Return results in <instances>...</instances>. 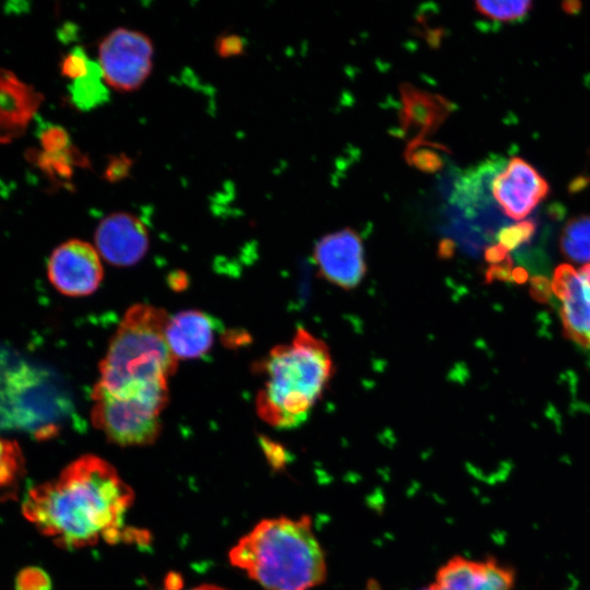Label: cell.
<instances>
[{
  "instance_id": "d4e9b609",
  "label": "cell",
  "mask_w": 590,
  "mask_h": 590,
  "mask_svg": "<svg viewBox=\"0 0 590 590\" xmlns=\"http://www.w3.org/2000/svg\"><path fill=\"white\" fill-rule=\"evenodd\" d=\"M244 47L243 38L235 34L223 35L215 42V50L223 58L240 55Z\"/></svg>"
},
{
  "instance_id": "4fadbf2b",
  "label": "cell",
  "mask_w": 590,
  "mask_h": 590,
  "mask_svg": "<svg viewBox=\"0 0 590 590\" xmlns=\"http://www.w3.org/2000/svg\"><path fill=\"white\" fill-rule=\"evenodd\" d=\"M514 574L495 560L451 558L436 576L439 590H510Z\"/></svg>"
},
{
  "instance_id": "9a60e30c",
  "label": "cell",
  "mask_w": 590,
  "mask_h": 590,
  "mask_svg": "<svg viewBox=\"0 0 590 590\" xmlns=\"http://www.w3.org/2000/svg\"><path fill=\"white\" fill-rule=\"evenodd\" d=\"M401 127L411 142L423 140L436 130L450 114L446 98L404 85L401 87Z\"/></svg>"
},
{
  "instance_id": "7c38bea8",
  "label": "cell",
  "mask_w": 590,
  "mask_h": 590,
  "mask_svg": "<svg viewBox=\"0 0 590 590\" xmlns=\"http://www.w3.org/2000/svg\"><path fill=\"white\" fill-rule=\"evenodd\" d=\"M43 96L11 71L0 69V142L21 137L40 106Z\"/></svg>"
},
{
  "instance_id": "e0dca14e",
  "label": "cell",
  "mask_w": 590,
  "mask_h": 590,
  "mask_svg": "<svg viewBox=\"0 0 590 590\" xmlns=\"http://www.w3.org/2000/svg\"><path fill=\"white\" fill-rule=\"evenodd\" d=\"M69 90L72 103L81 110H91L109 99V91L101 67L98 62L92 60L87 73L73 80Z\"/></svg>"
},
{
  "instance_id": "cb8c5ba5",
  "label": "cell",
  "mask_w": 590,
  "mask_h": 590,
  "mask_svg": "<svg viewBox=\"0 0 590 590\" xmlns=\"http://www.w3.org/2000/svg\"><path fill=\"white\" fill-rule=\"evenodd\" d=\"M42 143L45 153H60L68 150L69 138L64 130L54 127L43 134Z\"/></svg>"
},
{
  "instance_id": "8992f818",
  "label": "cell",
  "mask_w": 590,
  "mask_h": 590,
  "mask_svg": "<svg viewBox=\"0 0 590 590\" xmlns=\"http://www.w3.org/2000/svg\"><path fill=\"white\" fill-rule=\"evenodd\" d=\"M154 48L145 34L118 27L98 46V64L107 86L131 92L139 88L152 71Z\"/></svg>"
},
{
  "instance_id": "4dcf8cb0",
  "label": "cell",
  "mask_w": 590,
  "mask_h": 590,
  "mask_svg": "<svg viewBox=\"0 0 590 590\" xmlns=\"http://www.w3.org/2000/svg\"><path fill=\"white\" fill-rule=\"evenodd\" d=\"M423 590H439V589H438L437 586L434 583L433 586H430V587H428V588H426V589H423Z\"/></svg>"
},
{
  "instance_id": "1f68e13d",
  "label": "cell",
  "mask_w": 590,
  "mask_h": 590,
  "mask_svg": "<svg viewBox=\"0 0 590 590\" xmlns=\"http://www.w3.org/2000/svg\"><path fill=\"white\" fill-rule=\"evenodd\" d=\"M166 590H178V589L175 588V587H173V586H170V587H168Z\"/></svg>"
},
{
  "instance_id": "ba28073f",
  "label": "cell",
  "mask_w": 590,
  "mask_h": 590,
  "mask_svg": "<svg viewBox=\"0 0 590 590\" xmlns=\"http://www.w3.org/2000/svg\"><path fill=\"white\" fill-rule=\"evenodd\" d=\"M314 259L320 276L344 290L358 286L367 271L362 238L352 228L322 236L314 248Z\"/></svg>"
},
{
  "instance_id": "8fae6325",
  "label": "cell",
  "mask_w": 590,
  "mask_h": 590,
  "mask_svg": "<svg viewBox=\"0 0 590 590\" xmlns=\"http://www.w3.org/2000/svg\"><path fill=\"white\" fill-rule=\"evenodd\" d=\"M94 240L98 255L117 267L138 263L150 246L145 225L128 212H114L104 217L97 225Z\"/></svg>"
},
{
  "instance_id": "d6986e66",
  "label": "cell",
  "mask_w": 590,
  "mask_h": 590,
  "mask_svg": "<svg viewBox=\"0 0 590 590\" xmlns=\"http://www.w3.org/2000/svg\"><path fill=\"white\" fill-rule=\"evenodd\" d=\"M474 7L480 14L489 20L502 23H519L527 19L533 3L528 0L477 1Z\"/></svg>"
},
{
  "instance_id": "ffe728a7",
  "label": "cell",
  "mask_w": 590,
  "mask_h": 590,
  "mask_svg": "<svg viewBox=\"0 0 590 590\" xmlns=\"http://www.w3.org/2000/svg\"><path fill=\"white\" fill-rule=\"evenodd\" d=\"M441 148L426 143L424 140L409 143L406 158L409 163L425 172H435L442 165Z\"/></svg>"
},
{
  "instance_id": "3957f363",
  "label": "cell",
  "mask_w": 590,
  "mask_h": 590,
  "mask_svg": "<svg viewBox=\"0 0 590 590\" xmlns=\"http://www.w3.org/2000/svg\"><path fill=\"white\" fill-rule=\"evenodd\" d=\"M263 386L257 396L258 415L276 428L305 422L334 373L328 345L304 328L287 344L273 347L258 364Z\"/></svg>"
},
{
  "instance_id": "30bf717a",
  "label": "cell",
  "mask_w": 590,
  "mask_h": 590,
  "mask_svg": "<svg viewBox=\"0 0 590 590\" xmlns=\"http://www.w3.org/2000/svg\"><path fill=\"white\" fill-rule=\"evenodd\" d=\"M552 291L560 302V319L565 334L577 344L590 349V273L564 263L555 269Z\"/></svg>"
},
{
  "instance_id": "ac0fdd59",
  "label": "cell",
  "mask_w": 590,
  "mask_h": 590,
  "mask_svg": "<svg viewBox=\"0 0 590 590\" xmlns=\"http://www.w3.org/2000/svg\"><path fill=\"white\" fill-rule=\"evenodd\" d=\"M562 253L576 263H590V215L568 220L559 238Z\"/></svg>"
},
{
  "instance_id": "5b68a950",
  "label": "cell",
  "mask_w": 590,
  "mask_h": 590,
  "mask_svg": "<svg viewBox=\"0 0 590 590\" xmlns=\"http://www.w3.org/2000/svg\"><path fill=\"white\" fill-rule=\"evenodd\" d=\"M93 425L107 439L118 446H148L162 432L161 414L168 400L164 399H117L92 396Z\"/></svg>"
},
{
  "instance_id": "9c48e42d",
  "label": "cell",
  "mask_w": 590,
  "mask_h": 590,
  "mask_svg": "<svg viewBox=\"0 0 590 590\" xmlns=\"http://www.w3.org/2000/svg\"><path fill=\"white\" fill-rule=\"evenodd\" d=\"M494 200L506 216L526 219L550 193L546 179L522 157H511L492 180Z\"/></svg>"
},
{
  "instance_id": "6da1fadb",
  "label": "cell",
  "mask_w": 590,
  "mask_h": 590,
  "mask_svg": "<svg viewBox=\"0 0 590 590\" xmlns=\"http://www.w3.org/2000/svg\"><path fill=\"white\" fill-rule=\"evenodd\" d=\"M134 494L104 459L85 455L68 464L54 480L28 489L22 511L39 532L60 547L73 550L99 541L144 540L128 531L125 517Z\"/></svg>"
},
{
  "instance_id": "484cf974",
  "label": "cell",
  "mask_w": 590,
  "mask_h": 590,
  "mask_svg": "<svg viewBox=\"0 0 590 590\" xmlns=\"http://www.w3.org/2000/svg\"><path fill=\"white\" fill-rule=\"evenodd\" d=\"M130 167L129 160L126 157H118L113 160L107 169L106 175L109 180H119L125 175H127L128 168Z\"/></svg>"
},
{
  "instance_id": "f1b7e54d",
  "label": "cell",
  "mask_w": 590,
  "mask_h": 590,
  "mask_svg": "<svg viewBox=\"0 0 590 590\" xmlns=\"http://www.w3.org/2000/svg\"><path fill=\"white\" fill-rule=\"evenodd\" d=\"M512 276L517 282H524L528 278V274L526 271L517 269L512 272Z\"/></svg>"
},
{
  "instance_id": "7a4b0ae2",
  "label": "cell",
  "mask_w": 590,
  "mask_h": 590,
  "mask_svg": "<svg viewBox=\"0 0 590 590\" xmlns=\"http://www.w3.org/2000/svg\"><path fill=\"white\" fill-rule=\"evenodd\" d=\"M168 319L164 309L152 305L129 307L99 363L92 396L169 400L167 382L178 359L166 340Z\"/></svg>"
},
{
  "instance_id": "2e32d148",
  "label": "cell",
  "mask_w": 590,
  "mask_h": 590,
  "mask_svg": "<svg viewBox=\"0 0 590 590\" xmlns=\"http://www.w3.org/2000/svg\"><path fill=\"white\" fill-rule=\"evenodd\" d=\"M25 474V461L15 440L0 438V502L15 498Z\"/></svg>"
},
{
  "instance_id": "5bb4252c",
  "label": "cell",
  "mask_w": 590,
  "mask_h": 590,
  "mask_svg": "<svg viewBox=\"0 0 590 590\" xmlns=\"http://www.w3.org/2000/svg\"><path fill=\"white\" fill-rule=\"evenodd\" d=\"M165 333L177 359L199 358L213 345L214 323L204 312L189 309L169 317Z\"/></svg>"
},
{
  "instance_id": "277c9868",
  "label": "cell",
  "mask_w": 590,
  "mask_h": 590,
  "mask_svg": "<svg viewBox=\"0 0 590 590\" xmlns=\"http://www.w3.org/2000/svg\"><path fill=\"white\" fill-rule=\"evenodd\" d=\"M229 560L263 590H310L327 574L323 552L307 516L260 521L231 550Z\"/></svg>"
},
{
  "instance_id": "52a82bcc",
  "label": "cell",
  "mask_w": 590,
  "mask_h": 590,
  "mask_svg": "<svg viewBox=\"0 0 590 590\" xmlns=\"http://www.w3.org/2000/svg\"><path fill=\"white\" fill-rule=\"evenodd\" d=\"M47 274L57 291L79 297L91 295L98 288L104 271L96 248L86 241L70 239L50 255Z\"/></svg>"
},
{
  "instance_id": "4316f807",
  "label": "cell",
  "mask_w": 590,
  "mask_h": 590,
  "mask_svg": "<svg viewBox=\"0 0 590 590\" xmlns=\"http://www.w3.org/2000/svg\"><path fill=\"white\" fill-rule=\"evenodd\" d=\"M550 287L548 282L543 278H536L532 281V295L536 297L539 300H543L546 297H548L550 294Z\"/></svg>"
},
{
  "instance_id": "f546056e",
  "label": "cell",
  "mask_w": 590,
  "mask_h": 590,
  "mask_svg": "<svg viewBox=\"0 0 590 590\" xmlns=\"http://www.w3.org/2000/svg\"><path fill=\"white\" fill-rule=\"evenodd\" d=\"M192 590H226V589L217 587V586H213V585H202Z\"/></svg>"
},
{
  "instance_id": "83f0119b",
  "label": "cell",
  "mask_w": 590,
  "mask_h": 590,
  "mask_svg": "<svg viewBox=\"0 0 590 590\" xmlns=\"http://www.w3.org/2000/svg\"><path fill=\"white\" fill-rule=\"evenodd\" d=\"M563 9L569 14H576L581 9V3L578 1H567L563 3Z\"/></svg>"
},
{
  "instance_id": "7402d4cb",
  "label": "cell",
  "mask_w": 590,
  "mask_h": 590,
  "mask_svg": "<svg viewBox=\"0 0 590 590\" xmlns=\"http://www.w3.org/2000/svg\"><path fill=\"white\" fill-rule=\"evenodd\" d=\"M91 60L80 47L69 52L61 63V72L64 76L76 80L85 75L88 71Z\"/></svg>"
},
{
  "instance_id": "44dd1931",
  "label": "cell",
  "mask_w": 590,
  "mask_h": 590,
  "mask_svg": "<svg viewBox=\"0 0 590 590\" xmlns=\"http://www.w3.org/2000/svg\"><path fill=\"white\" fill-rule=\"evenodd\" d=\"M535 228V222L532 220L503 227L497 234L498 244L507 251L512 250L527 243L534 235Z\"/></svg>"
},
{
  "instance_id": "603a6c76",
  "label": "cell",
  "mask_w": 590,
  "mask_h": 590,
  "mask_svg": "<svg viewBox=\"0 0 590 590\" xmlns=\"http://www.w3.org/2000/svg\"><path fill=\"white\" fill-rule=\"evenodd\" d=\"M48 575L35 567L21 570L16 578L17 590H50Z\"/></svg>"
}]
</instances>
